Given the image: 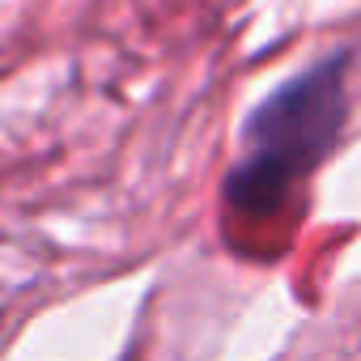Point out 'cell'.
Listing matches in <instances>:
<instances>
[{
	"instance_id": "6da1fadb",
	"label": "cell",
	"mask_w": 361,
	"mask_h": 361,
	"mask_svg": "<svg viewBox=\"0 0 361 361\" xmlns=\"http://www.w3.org/2000/svg\"><path fill=\"white\" fill-rule=\"evenodd\" d=\"M348 51L281 81L243 119V157L226 174V204L238 217H276L327 161L348 119Z\"/></svg>"
}]
</instances>
